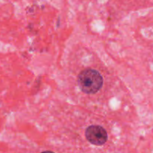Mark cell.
<instances>
[{
	"instance_id": "cell-1",
	"label": "cell",
	"mask_w": 153,
	"mask_h": 153,
	"mask_svg": "<svg viewBox=\"0 0 153 153\" xmlns=\"http://www.w3.org/2000/svg\"><path fill=\"white\" fill-rule=\"evenodd\" d=\"M78 85L85 94H96L102 87L103 78L96 70L86 69L78 76Z\"/></svg>"
},
{
	"instance_id": "cell-2",
	"label": "cell",
	"mask_w": 153,
	"mask_h": 153,
	"mask_svg": "<svg viewBox=\"0 0 153 153\" xmlns=\"http://www.w3.org/2000/svg\"><path fill=\"white\" fill-rule=\"evenodd\" d=\"M87 140L96 146L103 145L108 140V134L104 128L100 126H91L85 131Z\"/></svg>"
}]
</instances>
